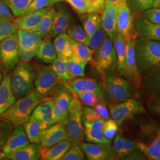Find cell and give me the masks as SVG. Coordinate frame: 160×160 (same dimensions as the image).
I'll list each match as a JSON object with an SVG mask.
<instances>
[{"mask_svg": "<svg viewBox=\"0 0 160 160\" xmlns=\"http://www.w3.org/2000/svg\"><path fill=\"white\" fill-rule=\"evenodd\" d=\"M108 36V34L101 25L94 32L88 36L87 45L94 53L102 45L103 42Z\"/></svg>", "mask_w": 160, "mask_h": 160, "instance_id": "obj_38", "label": "cell"}, {"mask_svg": "<svg viewBox=\"0 0 160 160\" xmlns=\"http://www.w3.org/2000/svg\"><path fill=\"white\" fill-rule=\"evenodd\" d=\"M139 10L145 11L152 7L154 0H133Z\"/></svg>", "mask_w": 160, "mask_h": 160, "instance_id": "obj_53", "label": "cell"}, {"mask_svg": "<svg viewBox=\"0 0 160 160\" xmlns=\"http://www.w3.org/2000/svg\"><path fill=\"white\" fill-rule=\"evenodd\" d=\"M75 94L83 92H94L102 98L103 103L108 104V98L106 92L97 81L92 78L84 77H77L66 82Z\"/></svg>", "mask_w": 160, "mask_h": 160, "instance_id": "obj_15", "label": "cell"}, {"mask_svg": "<svg viewBox=\"0 0 160 160\" xmlns=\"http://www.w3.org/2000/svg\"><path fill=\"white\" fill-rule=\"evenodd\" d=\"M66 33L71 39L86 45L88 44V36L80 24L70 26Z\"/></svg>", "mask_w": 160, "mask_h": 160, "instance_id": "obj_41", "label": "cell"}, {"mask_svg": "<svg viewBox=\"0 0 160 160\" xmlns=\"http://www.w3.org/2000/svg\"><path fill=\"white\" fill-rule=\"evenodd\" d=\"M149 110L160 116V97H157L149 104Z\"/></svg>", "mask_w": 160, "mask_h": 160, "instance_id": "obj_57", "label": "cell"}, {"mask_svg": "<svg viewBox=\"0 0 160 160\" xmlns=\"http://www.w3.org/2000/svg\"><path fill=\"white\" fill-rule=\"evenodd\" d=\"M118 127L119 125L113 119L104 120L102 126V131L105 137L110 141L113 139L118 131Z\"/></svg>", "mask_w": 160, "mask_h": 160, "instance_id": "obj_45", "label": "cell"}, {"mask_svg": "<svg viewBox=\"0 0 160 160\" xmlns=\"http://www.w3.org/2000/svg\"><path fill=\"white\" fill-rule=\"evenodd\" d=\"M133 16L127 1L118 7L116 21L117 32L121 34L125 40L137 38L135 34V24Z\"/></svg>", "mask_w": 160, "mask_h": 160, "instance_id": "obj_13", "label": "cell"}, {"mask_svg": "<svg viewBox=\"0 0 160 160\" xmlns=\"http://www.w3.org/2000/svg\"><path fill=\"white\" fill-rule=\"evenodd\" d=\"M35 57L40 61L48 64L52 63L57 58V53L53 43L50 39L43 40Z\"/></svg>", "mask_w": 160, "mask_h": 160, "instance_id": "obj_30", "label": "cell"}, {"mask_svg": "<svg viewBox=\"0 0 160 160\" xmlns=\"http://www.w3.org/2000/svg\"><path fill=\"white\" fill-rule=\"evenodd\" d=\"M82 111V103L75 97L69 106L67 116L64 120L67 138L72 144H78L84 139Z\"/></svg>", "mask_w": 160, "mask_h": 160, "instance_id": "obj_6", "label": "cell"}, {"mask_svg": "<svg viewBox=\"0 0 160 160\" xmlns=\"http://www.w3.org/2000/svg\"><path fill=\"white\" fill-rule=\"evenodd\" d=\"M68 139L63 141L50 147H42L40 153V159L42 160H61L71 146Z\"/></svg>", "mask_w": 160, "mask_h": 160, "instance_id": "obj_26", "label": "cell"}, {"mask_svg": "<svg viewBox=\"0 0 160 160\" xmlns=\"http://www.w3.org/2000/svg\"><path fill=\"white\" fill-rule=\"evenodd\" d=\"M79 98L81 103L87 106L93 107L97 103L102 102V98L96 92H79L75 94Z\"/></svg>", "mask_w": 160, "mask_h": 160, "instance_id": "obj_42", "label": "cell"}, {"mask_svg": "<svg viewBox=\"0 0 160 160\" xmlns=\"http://www.w3.org/2000/svg\"><path fill=\"white\" fill-rule=\"evenodd\" d=\"M29 141L26 134L23 125L14 126L12 134L6 143L3 145L4 154L15 151L29 144Z\"/></svg>", "mask_w": 160, "mask_h": 160, "instance_id": "obj_21", "label": "cell"}, {"mask_svg": "<svg viewBox=\"0 0 160 160\" xmlns=\"http://www.w3.org/2000/svg\"><path fill=\"white\" fill-rule=\"evenodd\" d=\"M35 69L36 76L34 80V92L42 102L53 94L59 83V79L51 65H38Z\"/></svg>", "mask_w": 160, "mask_h": 160, "instance_id": "obj_7", "label": "cell"}, {"mask_svg": "<svg viewBox=\"0 0 160 160\" xmlns=\"http://www.w3.org/2000/svg\"><path fill=\"white\" fill-rule=\"evenodd\" d=\"M54 100L51 125L65 119L69 108L74 98V92L66 82H59L52 94Z\"/></svg>", "mask_w": 160, "mask_h": 160, "instance_id": "obj_8", "label": "cell"}, {"mask_svg": "<svg viewBox=\"0 0 160 160\" xmlns=\"http://www.w3.org/2000/svg\"><path fill=\"white\" fill-rule=\"evenodd\" d=\"M16 100L11 85V76L4 72V78L0 84V115L11 107Z\"/></svg>", "mask_w": 160, "mask_h": 160, "instance_id": "obj_22", "label": "cell"}, {"mask_svg": "<svg viewBox=\"0 0 160 160\" xmlns=\"http://www.w3.org/2000/svg\"><path fill=\"white\" fill-rule=\"evenodd\" d=\"M72 51H73V46H72V44L71 38H70V39L68 42V43H67L66 46L63 49L62 53L61 55V57L59 58L68 59L69 58H70L72 57Z\"/></svg>", "mask_w": 160, "mask_h": 160, "instance_id": "obj_55", "label": "cell"}, {"mask_svg": "<svg viewBox=\"0 0 160 160\" xmlns=\"http://www.w3.org/2000/svg\"><path fill=\"white\" fill-rule=\"evenodd\" d=\"M12 12L13 17L17 18L24 14L33 0H2Z\"/></svg>", "mask_w": 160, "mask_h": 160, "instance_id": "obj_36", "label": "cell"}, {"mask_svg": "<svg viewBox=\"0 0 160 160\" xmlns=\"http://www.w3.org/2000/svg\"><path fill=\"white\" fill-rule=\"evenodd\" d=\"M92 6L94 12L97 13H101L106 4V0H87Z\"/></svg>", "mask_w": 160, "mask_h": 160, "instance_id": "obj_54", "label": "cell"}, {"mask_svg": "<svg viewBox=\"0 0 160 160\" xmlns=\"http://www.w3.org/2000/svg\"><path fill=\"white\" fill-rule=\"evenodd\" d=\"M151 8H160V0H154Z\"/></svg>", "mask_w": 160, "mask_h": 160, "instance_id": "obj_59", "label": "cell"}, {"mask_svg": "<svg viewBox=\"0 0 160 160\" xmlns=\"http://www.w3.org/2000/svg\"><path fill=\"white\" fill-rule=\"evenodd\" d=\"M104 121L103 119L92 122L83 121L84 138L87 142L92 143H111V141L105 137L103 134L102 126Z\"/></svg>", "mask_w": 160, "mask_h": 160, "instance_id": "obj_20", "label": "cell"}, {"mask_svg": "<svg viewBox=\"0 0 160 160\" xmlns=\"http://www.w3.org/2000/svg\"><path fill=\"white\" fill-rule=\"evenodd\" d=\"M86 155L78 144H72L61 160H86Z\"/></svg>", "mask_w": 160, "mask_h": 160, "instance_id": "obj_44", "label": "cell"}, {"mask_svg": "<svg viewBox=\"0 0 160 160\" xmlns=\"http://www.w3.org/2000/svg\"><path fill=\"white\" fill-rule=\"evenodd\" d=\"M1 79H2V75H1V68H0V84L1 82Z\"/></svg>", "mask_w": 160, "mask_h": 160, "instance_id": "obj_61", "label": "cell"}, {"mask_svg": "<svg viewBox=\"0 0 160 160\" xmlns=\"http://www.w3.org/2000/svg\"><path fill=\"white\" fill-rule=\"evenodd\" d=\"M69 39L70 38L67 33H62L58 34L55 37V39L53 42V46L55 47L58 57H61L63 49Z\"/></svg>", "mask_w": 160, "mask_h": 160, "instance_id": "obj_47", "label": "cell"}, {"mask_svg": "<svg viewBox=\"0 0 160 160\" xmlns=\"http://www.w3.org/2000/svg\"><path fill=\"white\" fill-rule=\"evenodd\" d=\"M71 40L73 46L72 55L71 58L77 61L86 64L90 62L93 52L89 46L85 43L75 41L72 39H71Z\"/></svg>", "mask_w": 160, "mask_h": 160, "instance_id": "obj_32", "label": "cell"}, {"mask_svg": "<svg viewBox=\"0 0 160 160\" xmlns=\"http://www.w3.org/2000/svg\"><path fill=\"white\" fill-rule=\"evenodd\" d=\"M67 60L57 57L51 65V68L59 80L64 81V82L71 80L67 71Z\"/></svg>", "mask_w": 160, "mask_h": 160, "instance_id": "obj_37", "label": "cell"}, {"mask_svg": "<svg viewBox=\"0 0 160 160\" xmlns=\"http://www.w3.org/2000/svg\"><path fill=\"white\" fill-rule=\"evenodd\" d=\"M17 33V29L12 19L0 18V42Z\"/></svg>", "mask_w": 160, "mask_h": 160, "instance_id": "obj_40", "label": "cell"}, {"mask_svg": "<svg viewBox=\"0 0 160 160\" xmlns=\"http://www.w3.org/2000/svg\"><path fill=\"white\" fill-rule=\"evenodd\" d=\"M103 119L96 109L89 106H83L82 120L86 122H92Z\"/></svg>", "mask_w": 160, "mask_h": 160, "instance_id": "obj_49", "label": "cell"}, {"mask_svg": "<svg viewBox=\"0 0 160 160\" xmlns=\"http://www.w3.org/2000/svg\"><path fill=\"white\" fill-rule=\"evenodd\" d=\"M36 76L35 68L29 62H18L11 75V85L16 98H22L34 91Z\"/></svg>", "mask_w": 160, "mask_h": 160, "instance_id": "obj_4", "label": "cell"}, {"mask_svg": "<svg viewBox=\"0 0 160 160\" xmlns=\"http://www.w3.org/2000/svg\"><path fill=\"white\" fill-rule=\"evenodd\" d=\"M64 139H67L65 121L59 122L43 130L40 138L42 147H50Z\"/></svg>", "mask_w": 160, "mask_h": 160, "instance_id": "obj_16", "label": "cell"}, {"mask_svg": "<svg viewBox=\"0 0 160 160\" xmlns=\"http://www.w3.org/2000/svg\"><path fill=\"white\" fill-rule=\"evenodd\" d=\"M112 40L118 59V70L120 75L125 78L126 40L118 32L114 35Z\"/></svg>", "mask_w": 160, "mask_h": 160, "instance_id": "obj_28", "label": "cell"}, {"mask_svg": "<svg viewBox=\"0 0 160 160\" xmlns=\"http://www.w3.org/2000/svg\"><path fill=\"white\" fill-rule=\"evenodd\" d=\"M55 1V2H58V1H64V0H53Z\"/></svg>", "mask_w": 160, "mask_h": 160, "instance_id": "obj_62", "label": "cell"}, {"mask_svg": "<svg viewBox=\"0 0 160 160\" xmlns=\"http://www.w3.org/2000/svg\"><path fill=\"white\" fill-rule=\"evenodd\" d=\"M53 106V98L46 99V101L42 102L34 108L31 114L30 119L38 121L43 131L51 126Z\"/></svg>", "mask_w": 160, "mask_h": 160, "instance_id": "obj_17", "label": "cell"}, {"mask_svg": "<svg viewBox=\"0 0 160 160\" xmlns=\"http://www.w3.org/2000/svg\"><path fill=\"white\" fill-rule=\"evenodd\" d=\"M86 65L75 61L72 58H69L67 60V71L71 80L77 77H84Z\"/></svg>", "mask_w": 160, "mask_h": 160, "instance_id": "obj_39", "label": "cell"}, {"mask_svg": "<svg viewBox=\"0 0 160 160\" xmlns=\"http://www.w3.org/2000/svg\"><path fill=\"white\" fill-rule=\"evenodd\" d=\"M142 17L152 23L160 24V8H150L143 11Z\"/></svg>", "mask_w": 160, "mask_h": 160, "instance_id": "obj_50", "label": "cell"}, {"mask_svg": "<svg viewBox=\"0 0 160 160\" xmlns=\"http://www.w3.org/2000/svg\"><path fill=\"white\" fill-rule=\"evenodd\" d=\"M94 108L96 110L97 112L101 116L104 120H107L110 119V112L109 109H108L106 106V104L99 102L94 105Z\"/></svg>", "mask_w": 160, "mask_h": 160, "instance_id": "obj_51", "label": "cell"}, {"mask_svg": "<svg viewBox=\"0 0 160 160\" xmlns=\"http://www.w3.org/2000/svg\"><path fill=\"white\" fill-rule=\"evenodd\" d=\"M42 148L40 143L28 144L15 151L6 154L5 158L12 160H39Z\"/></svg>", "mask_w": 160, "mask_h": 160, "instance_id": "obj_24", "label": "cell"}, {"mask_svg": "<svg viewBox=\"0 0 160 160\" xmlns=\"http://www.w3.org/2000/svg\"><path fill=\"white\" fill-rule=\"evenodd\" d=\"M135 39L136 38H132L126 41L125 78L133 82L138 90L141 87V77L136 59Z\"/></svg>", "mask_w": 160, "mask_h": 160, "instance_id": "obj_14", "label": "cell"}, {"mask_svg": "<svg viewBox=\"0 0 160 160\" xmlns=\"http://www.w3.org/2000/svg\"><path fill=\"white\" fill-rule=\"evenodd\" d=\"M118 7L105 5L101 16V25L111 39H113L117 32L116 21Z\"/></svg>", "mask_w": 160, "mask_h": 160, "instance_id": "obj_23", "label": "cell"}, {"mask_svg": "<svg viewBox=\"0 0 160 160\" xmlns=\"http://www.w3.org/2000/svg\"><path fill=\"white\" fill-rule=\"evenodd\" d=\"M14 128V126L8 122L0 121V146H3L6 143Z\"/></svg>", "mask_w": 160, "mask_h": 160, "instance_id": "obj_46", "label": "cell"}, {"mask_svg": "<svg viewBox=\"0 0 160 160\" xmlns=\"http://www.w3.org/2000/svg\"><path fill=\"white\" fill-rule=\"evenodd\" d=\"M103 89L112 103H119L130 98H135L138 89L133 82L114 74L104 77Z\"/></svg>", "mask_w": 160, "mask_h": 160, "instance_id": "obj_3", "label": "cell"}, {"mask_svg": "<svg viewBox=\"0 0 160 160\" xmlns=\"http://www.w3.org/2000/svg\"><path fill=\"white\" fill-rule=\"evenodd\" d=\"M144 111L142 104L134 98H128L121 103H112L109 104L110 114L119 126H121L132 116L142 113Z\"/></svg>", "mask_w": 160, "mask_h": 160, "instance_id": "obj_11", "label": "cell"}, {"mask_svg": "<svg viewBox=\"0 0 160 160\" xmlns=\"http://www.w3.org/2000/svg\"><path fill=\"white\" fill-rule=\"evenodd\" d=\"M55 2H56L53 0H33L24 14L39 9L51 7Z\"/></svg>", "mask_w": 160, "mask_h": 160, "instance_id": "obj_48", "label": "cell"}, {"mask_svg": "<svg viewBox=\"0 0 160 160\" xmlns=\"http://www.w3.org/2000/svg\"><path fill=\"white\" fill-rule=\"evenodd\" d=\"M135 53L141 77H146L160 67V42L135 39Z\"/></svg>", "mask_w": 160, "mask_h": 160, "instance_id": "obj_1", "label": "cell"}, {"mask_svg": "<svg viewBox=\"0 0 160 160\" xmlns=\"http://www.w3.org/2000/svg\"><path fill=\"white\" fill-rule=\"evenodd\" d=\"M1 68L4 72H10L19 62L17 33L0 42Z\"/></svg>", "mask_w": 160, "mask_h": 160, "instance_id": "obj_10", "label": "cell"}, {"mask_svg": "<svg viewBox=\"0 0 160 160\" xmlns=\"http://www.w3.org/2000/svg\"><path fill=\"white\" fill-rule=\"evenodd\" d=\"M134 24L139 38L160 42V24L151 22L141 17L135 22Z\"/></svg>", "mask_w": 160, "mask_h": 160, "instance_id": "obj_19", "label": "cell"}, {"mask_svg": "<svg viewBox=\"0 0 160 160\" xmlns=\"http://www.w3.org/2000/svg\"><path fill=\"white\" fill-rule=\"evenodd\" d=\"M56 12L57 10L55 8L52 6L49 7L48 11L42 18L39 24L33 32L39 34L43 38L48 36L51 32Z\"/></svg>", "mask_w": 160, "mask_h": 160, "instance_id": "obj_33", "label": "cell"}, {"mask_svg": "<svg viewBox=\"0 0 160 160\" xmlns=\"http://www.w3.org/2000/svg\"><path fill=\"white\" fill-rule=\"evenodd\" d=\"M76 12L81 14L95 12L91 4L87 0H66Z\"/></svg>", "mask_w": 160, "mask_h": 160, "instance_id": "obj_43", "label": "cell"}, {"mask_svg": "<svg viewBox=\"0 0 160 160\" xmlns=\"http://www.w3.org/2000/svg\"><path fill=\"white\" fill-rule=\"evenodd\" d=\"M23 125L29 142L31 143H40L43 130L39 122L33 119H30Z\"/></svg>", "mask_w": 160, "mask_h": 160, "instance_id": "obj_34", "label": "cell"}, {"mask_svg": "<svg viewBox=\"0 0 160 160\" xmlns=\"http://www.w3.org/2000/svg\"><path fill=\"white\" fill-rule=\"evenodd\" d=\"M127 0H106L105 5H111L119 7L122 3L126 2Z\"/></svg>", "mask_w": 160, "mask_h": 160, "instance_id": "obj_58", "label": "cell"}, {"mask_svg": "<svg viewBox=\"0 0 160 160\" xmlns=\"http://www.w3.org/2000/svg\"><path fill=\"white\" fill-rule=\"evenodd\" d=\"M1 67V60H0V68Z\"/></svg>", "mask_w": 160, "mask_h": 160, "instance_id": "obj_63", "label": "cell"}, {"mask_svg": "<svg viewBox=\"0 0 160 160\" xmlns=\"http://www.w3.org/2000/svg\"><path fill=\"white\" fill-rule=\"evenodd\" d=\"M147 159V158L143 153L137 148L126 157L125 160H145Z\"/></svg>", "mask_w": 160, "mask_h": 160, "instance_id": "obj_56", "label": "cell"}, {"mask_svg": "<svg viewBox=\"0 0 160 160\" xmlns=\"http://www.w3.org/2000/svg\"><path fill=\"white\" fill-rule=\"evenodd\" d=\"M142 88L148 96L160 95V67L145 77Z\"/></svg>", "mask_w": 160, "mask_h": 160, "instance_id": "obj_31", "label": "cell"}, {"mask_svg": "<svg viewBox=\"0 0 160 160\" xmlns=\"http://www.w3.org/2000/svg\"><path fill=\"white\" fill-rule=\"evenodd\" d=\"M86 158L89 160H110L118 159L113 145L110 143H78Z\"/></svg>", "mask_w": 160, "mask_h": 160, "instance_id": "obj_12", "label": "cell"}, {"mask_svg": "<svg viewBox=\"0 0 160 160\" xmlns=\"http://www.w3.org/2000/svg\"><path fill=\"white\" fill-rule=\"evenodd\" d=\"M137 147L148 160H160V131L149 143L137 142Z\"/></svg>", "mask_w": 160, "mask_h": 160, "instance_id": "obj_29", "label": "cell"}, {"mask_svg": "<svg viewBox=\"0 0 160 160\" xmlns=\"http://www.w3.org/2000/svg\"><path fill=\"white\" fill-rule=\"evenodd\" d=\"M19 62H29L36 56L43 38L34 32L17 30Z\"/></svg>", "mask_w": 160, "mask_h": 160, "instance_id": "obj_9", "label": "cell"}, {"mask_svg": "<svg viewBox=\"0 0 160 160\" xmlns=\"http://www.w3.org/2000/svg\"><path fill=\"white\" fill-rule=\"evenodd\" d=\"M113 147L118 158L121 160H125L137 149V142L122 137L119 133H116L114 137Z\"/></svg>", "mask_w": 160, "mask_h": 160, "instance_id": "obj_27", "label": "cell"}, {"mask_svg": "<svg viewBox=\"0 0 160 160\" xmlns=\"http://www.w3.org/2000/svg\"><path fill=\"white\" fill-rule=\"evenodd\" d=\"M92 65L103 77L118 70V59L113 40L107 37L102 45L93 53Z\"/></svg>", "mask_w": 160, "mask_h": 160, "instance_id": "obj_5", "label": "cell"}, {"mask_svg": "<svg viewBox=\"0 0 160 160\" xmlns=\"http://www.w3.org/2000/svg\"><path fill=\"white\" fill-rule=\"evenodd\" d=\"M0 18L13 19L12 12L2 0H0Z\"/></svg>", "mask_w": 160, "mask_h": 160, "instance_id": "obj_52", "label": "cell"}, {"mask_svg": "<svg viewBox=\"0 0 160 160\" xmlns=\"http://www.w3.org/2000/svg\"><path fill=\"white\" fill-rule=\"evenodd\" d=\"M3 158H5V154L3 151V148L0 146V160H2Z\"/></svg>", "mask_w": 160, "mask_h": 160, "instance_id": "obj_60", "label": "cell"}, {"mask_svg": "<svg viewBox=\"0 0 160 160\" xmlns=\"http://www.w3.org/2000/svg\"><path fill=\"white\" fill-rule=\"evenodd\" d=\"M49 7L25 14L16 18L14 22L18 30L33 32L38 26Z\"/></svg>", "mask_w": 160, "mask_h": 160, "instance_id": "obj_18", "label": "cell"}, {"mask_svg": "<svg viewBox=\"0 0 160 160\" xmlns=\"http://www.w3.org/2000/svg\"><path fill=\"white\" fill-rule=\"evenodd\" d=\"M42 101L34 91L26 96L18 99L17 102L0 115V119L8 122L14 126L23 125L30 119L34 108Z\"/></svg>", "mask_w": 160, "mask_h": 160, "instance_id": "obj_2", "label": "cell"}, {"mask_svg": "<svg viewBox=\"0 0 160 160\" xmlns=\"http://www.w3.org/2000/svg\"><path fill=\"white\" fill-rule=\"evenodd\" d=\"M83 29L87 36H90L100 26L102 19L97 12H91L84 14L82 17Z\"/></svg>", "mask_w": 160, "mask_h": 160, "instance_id": "obj_35", "label": "cell"}, {"mask_svg": "<svg viewBox=\"0 0 160 160\" xmlns=\"http://www.w3.org/2000/svg\"><path fill=\"white\" fill-rule=\"evenodd\" d=\"M71 22V16L67 9H58L55 16L51 32L46 38L50 39L56 37L58 34L66 33L70 26Z\"/></svg>", "mask_w": 160, "mask_h": 160, "instance_id": "obj_25", "label": "cell"}]
</instances>
